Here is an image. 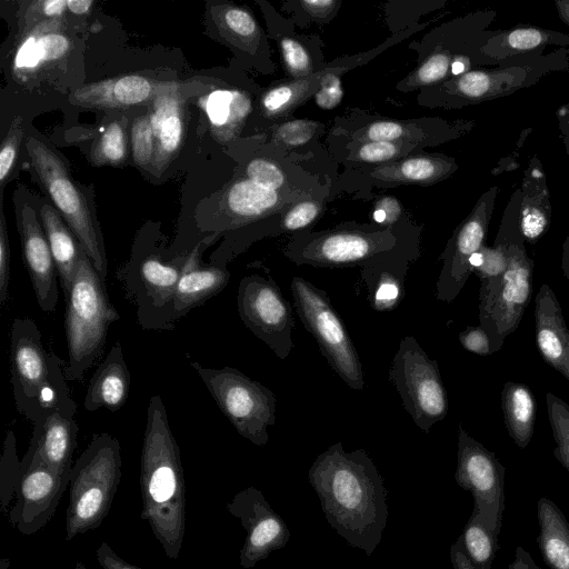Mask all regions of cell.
Wrapping results in <instances>:
<instances>
[{"instance_id": "cell-22", "label": "cell", "mask_w": 569, "mask_h": 569, "mask_svg": "<svg viewBox=\"0 0 569 569\" xmlns=\"http://www.w3.org/2000/svg\"><path fill=\"white\" fill-rule=\"evenodd\" d=\"M535 332L540 356L569 381V329L561 306L547 283L535 297Z\"/></svg>"}, {"instance_id": "cell-45", "label": "cell", "mask_w": 569, "mask_h": 569, "mask_svg": "<svg viewBox=\"0 0 569 569\" xmlns=\"http://www.w3.org/2000/svg\"><path fill=\"white\" fill-rule=\"evenodd\" d=\"M283 62L288 72L296 79L312 73V62L306 48L297 40L284 37L280 41Z\"/></svg>"}, {"instance_id": "cell-40", "label": "cell", "mask_w": 569, "mask_h": 569, "mask_svg": "<svg viewBox=\"0 0 569 569\" xmlns=\"http://www.w3.org/2000/svg\"><path fill=\"white\" fill-rule=\"evenodd\" d=\"M450 59L446 52H436L421 62L405 80L402 90L426 87L442 80L449 69Z\"/></svg>"}, {"instance_id": "cell-18", "label": "cell", "mask_w": 569, "mask_h": 569, "mask_svg": "<svg viewBox=\"0 0 569 569\" xmlns=\"http://www.w3.org/2000/svg\"><path fill=\"white\" fill-rule=\"evenodd\" d=\"M182 90L178 82L133 73L84 84L69 100L83 108L117 109L152 102L160 96L181 93Z\"/></svg>"}, {"instance_id": "cell-10", "label": "cell", "mask_w": 569, "mask_h": 569, "mask_svg": "<svg viewBox=\"0 0 569 569\" xmlns=\"http://www.w3.org/2000/svg\"><path fill=\"white\" fill-rule=\"evenodd\" d=\"M290 288L301 323L315 338L331 369L348 387L362 390L365 379L359 355L326 290L302 277H293Z\"/></svg>"}, {"instance_id": "cell-57", "label": "cell", "mask_w": 569, "mask_h": 569, "mask_svg": "<svg viewBox=\"0 0 569 569\" xmlns=\"http://www.w3.org/2000/svg\"><path fill=\"white\" fill-rule=\"evenodd\" d=\"M509 569H540V567L533 561L530 553L519 546Z\"/></svg>"}, {"instance_id": "cell-51", "label": "cell", "mask_w": 569, "mask_h": 569, "mask_svg": "<svg viewBox=\"0 0 569 569\" xmlns=\"http://www.w3.org/2000/svg\"><path fill=\"white\" fill-rule=\"evenodd\" d=\"M490 89V78L480 71H472L462 74L457 80V90L468 98L483 97Z\"/></svg>"}, {"instance_id": "cell-3", "label": "cell", "mask_w": 569, "mask_h": 569, "mask_svg": "<svg viewBox=\"0 0 569 569\" xmlns=\"http://www.w3.org/2000/svg\"><path fill=\"white\" fill-rule=\"evenodd\" d=\"M66 363L42 343L30 318H16L10 331V375L17 409L34 425L61 410L74 416L77 405L64 375Z\"/></svg>"}, {"instance_id": "cell-8", "label": "cell", "mask_w": 569, "mask_h": 569, "mask_svg": "<svg viewBox=\"0 0 569 569\" xmlns=\"http://www.w3.org/2000/svg\"><path fill=\"white\" fill-rule=\"evenodd\" d=\"M27 149L39 183L106 282L108 260L102 234L83 193L52 149L33 137L28 138Z\"/></svg>"}, {"instance_id": "cell-43", "label": "cell", "mask_w": 569, "mask_h": 569, "mask_svg": "<svg viewBox=\"0 0 569 569\" xmlns=\"http://www.w3.org/2000/svg\"><path fill=\"white\" fill-rule=\"evenodd\" d=\"M23 136L22 118L17 116L1 142L0 148V184L4 187L19 152V146Z\"/></svg>"}, {"instance_id": "cell-41", "label": "cell", "mask_w": 569, "mask_h": 569, "mask_svg": "<svg viewBox=\"0 0 569 569\" xmlns=\"http://www.w3.org/2000/svg\"><path fill=\"white\" fill-rule=\"evenodd\" d=\"M131 148L134 162L144 169H150L154 153V140L150 116L138 117L131 126Z\"/></svg>"}, {"instance_id": "cell-31", "label": "cell", "mask_w": 569, "mask_h": 569, "mask_svg": "<svg viewBox=\"0 0 569 569\" xmlns=\"http://www.w3.org/2000/svg\"><path fill=\"white\" fill-rule=\"evenodd\" d=\"M539 536L537 542L550 569H569V522L559 507L542 497L537 503Z\"/></svg>"}, {"instance_id": "cell-6", "label": "cell", "mask_w": 569, "mask_h": 569, "mask_svg": "<svg viewBox=\"0 0 569 569\" xmlns=\"http://www.w3.org/2000/svg\"><path fill=\"white\" fill-rule=\"evenodd\" d=\"M188 256H174L161 246L140 243L118 273L137 309L144 330H171L176 326L173 300Z\"/></svg>"}, {"instance_id": "cell-36", "label": "cell", "mask_w": 569, "mask_h": 569, "mask_svg": "<svg viewBox=\"0 0 569 569\" xmlns=\"http://www.w3.org/2000/svg\"><path fill=\"white\" fill-rule=\"evenodd\" d=\"M355 140L366 141H390V142H415L422 139V132L417 129L413 121H375L353 134Z\"/></svg>"}, {"instance_id": "cell-49", "label": "cell", "mask_w": 569, "mask_h": 569, "mask_svg": "<svg viewBox=\"0 0 569 569\" xmlns=\"http://www.w3.org/2000/svg\"><path fill=\"white\" fill-rule=\"evenodd\" d=\"M10 286V247L3 212L0 220V305L6 306Z\"/></svg>"}, {"instance_id": "cell-58", "label": "cell", "mask_w": 569, "mask_h": 569, "mask_svg": "<svg viewBox=\"0 0 569 569\" xmlns=\"http://www.w3.org/2000/svg\"><path fill=\"white\" fill-rule=\"evenodd\" d=\"M92 0H68V11L76 16H83L91 11Z\"/></svg>"}, {"instance_id": "cell-46", "label": "cell", "mask_w": 569, "mask_h": 569, "mask_svg": "<svg viewBox=\"0 0 569 569\" xmlns=\"http://www.w3.org/2000/svg\"><path fill=\"white\" fill-rule=\"evenodd\" d=\"M68 11V0H37L27 3L21 17V31L48 19L61 18Z\"/></svg>"}, {"instance_id": "cell-54", "label": "cell", "mask_w": 569, "mask_h": 569, "mask_svg": "<svg viewBox=\"0 0 569 569\" xmlns=\"http://www.w3.org/2000/svg\"><path fill=\"white\" fill-rule=\"evenodd\" d=\"M546 229V218L538 210L527 212L521 221L523 237L530 241L538 239Z\"/></svg>"}, {"instance_id": "cell-59", "label": "cell", "mask_w": 569, "mask_h": 569, "mask_svg": "<svg viewBox=\"0 0 569 569\" xmlns=\"http://www.w3.org/2000/svg\"><path fill=\"white\" fill-rule=\"evenodd\" d=\"M562 270L569 282V240L565 246L563 257H562Z\"/></svg>"}, {"instance_id": "cell-17", "label": "cell", "mask_w": 569, "mask_h": 569, "mask_svg": "<svg viewBox=\"0 0 569 569\" xmlns=\"http://www.w3.org/2000/svg\"><path fill=\"white\" fill-rule=\"evenodd\" d=\"M63 18L43 20L20 32L11 60L17 81L38 78L71 53L73 40Z\"/></svg>"}, {"instance_id": "cell-13", "label": "cell", "mask_w": 569, "mask_h": 569, "mask_svg": "<svg viewBox=\"0 0 569 569\" xmlns=\"http://www.w3.org/2000/svg\"><path fill=\"white\" fill-rule=\"evenodd\" d=\"M237 309L243 325L278 358L290 355L295 317L292 307L271 277L246 276L238 287Z\"/></svg>"}, {"instance_id": "cell-55", "label": "cell", "mask_w": 569, "mask_h": 569, "mask_svg": "<svg viewBox=\"0 0 569 569\" xmlns=\"http://www.w3.org/2000/svg\"><path fill=\"white\" fill-rule=\"evenodd\" d=\"M400 208L397 200L386 197L378 202L373 212V219L376 222L385 223L389 227L398 220Z\"/></svg>"}, {"instance_id": "cell-20", "label": "cell", "mask_w": 569, "mask_h": 569, "mask_svg": "<svg viewBox=\"0 0 569 569\" xmlns=\"http://www.w3.org/2000/svg\"><path fill=\"white\" fill-rule=\"evenodd\" d=\"M216 236H208L198 242L184 262L173 300L177 321L191 309L222 291L230 280L226 262H201L203 251Z\"/></svg>"}, {"instance_id": "cell-63", "label": "cell", "mask_w": 569, "mask_h": 569, "mask_svg": "<svg viewBox=\"0 0 569 569\" xmlns=\"http://www.w3.org/2000/svg\"><path fill=\"white\" fill-rule=\"evenodd\" d=\"M569 21V20H568Z\"/></svg>"}, {"instance_id": "cell-52", "label": "cell", "mask_w": 569, "mask_h": 569, "mask_svg": "<svg viewBox=\"0 0 569 569\" xmlns=\"http://www.w3.org/2000/svg\"><path fill=\"white\" fill-rule=\"evenodd\" d=\"M96 556L102 569H141L122 559L107 542L98 547Z\"/></svg>"}, {"instance_id": "cell-62", "label": "cell", "mask_w": 569, "mask_h": 569, "mask_svg": "<svg viewBox=\"0 0 569 569\" xmlns=\"http://www.w3.org/2000/svg\"><path fill=\"white\" fill-rule=\"evenodd\" d=\"M74 569H87V567L82 562L77 561Z\"/></svg>"}, {"instance_id": "cell-19", "label": "cell", "mask_w": 569, "mask_h": 569, "mask_svg": "<svg viewBox=\"0 0 569 569\" xmlns=\"http://www.w3.org/2000/svg\"><path fill=\"white\" fill-rule=\"evenodd\" d=\"M24 264L37 302L44 312H52L58 303V271L50 246L32 207L24 204L17 213Z\"/></svg>"}, {"instance_id": "cell-61", "label": "cell", "mask_w": 569, "mask_h": 569, "mask_svg": "<svg viewBox=\"0 0 569 569\" xmlns=\"http://www.w3.org/2000/svg\"><path fill=\"white\" fill-rule=\"evenodd\" d=\"M10 560L9 559H1L0 561V569H9Z\"/></svg>"}, {"instance_id": "cell-38", "label": "cell", "mask_w": 569, "mask_h": 569, "mask_svg": "<svg viewBox=\"0 0 569 569\" xmlns=\"http://www.w3.org/2000/svg\"><path fill=\"white\" fill-rule=\"evenodd\" d=\"M20 465L14 433L12 430H8L0 461V502L3 513L7 512L8 506L16 493L20 477Z\"/></svg>"}, {"instance_id": "cell-30", "label": "cell", "mask_w": 569, "mask_h": 569, "mask_svg": "<svg viewBox=\"0 0 569 569\" xmlns=\"http://www.w3.org/2000/svg\"><path fill=\"white\" fill-rule=\"evenodd\" d=\"M498 537L476 513L450 547L453 569H490L499 550Z\"/></svg>"}, {"instance_id": "cell-44", "label": "cell", "mask_w": 569, "mask_h": 569, "mask_svg": "<svg viewBox=\"0 0 569 569\" xmlns=\"http://www.w3.org/2000/svg\"><path fill=\"white\" fill-rule=\"evenodd\" d=\"M246 177L254 183L278 191L286 183L283 171L272 161L264 158L252 159L244 169Z\"/></svg>"}, {"instance_id": "cell-5", "label": "cell", "mask_w": 569, "mask_h": 569, "mask_svg": "<svg viewBox=\"0 0 569 569\" xmlns=\"http://www.w3.org/2000/svg\"><path fill=\"white\" fill-rule=\"evenodd\" d=\"M120 479L119 441L109 433H94L71 469L66 512L67 541L102 523Z\"/></svg>"}, {"instance_id": "cell-26", "label": "cell", "mask_w": 569, "mask_h": 569, "mask_svg": "<svg viewBox=\"0 0 569 569\" xmlns=\"http://www.w3.org/2000/svg\"><path fill=\"white\" fill-rule=\"evenodd\" d=\"M282 203L280 193L263 188L247 177L231 182L222 194L226 221L218 230H234L276 212Z\"/></svg>"}, {"instance_id": "cell-2", "label": "cell", "mask_w": 569, "mask_h": 569, "mask_svg": "<svg viewBox=\"0 0 569 569\" xmlns=\"http://www.w3.org/2000/svg\"><path fill=\"white\" fill-rule=\"evenodd\" d=\"M140 489L141 518L148 521L166 556L178 559L186 531V482L179 446L158 395L147 408Z\"/></svg>"}, {"instance_id": "cell-37", "label": "cell", "mask_w": 569, "mask_h": 569, "mask_svg": "<svg viewBox=\"0 0 569 569\" xmlns=\"http://www.w3.org/2000/svg\"><path fill=\"white\" fill-rule=\"evenodd\" d=\"M546 403L556 442L553 456L569 471V405L551 392L546 395Z\"/></svg>"}, {"instance_id": "cell-29", "label": "cell", "mask_w": 569, "mask_h": 569, "mask_svg": "<svg viewBox=\"0 0 569 569\" xmlns=\"http://www.w3.org/2000/svg\"><path fill=\"white\" fill-rule=\"evenodd\" d=\"M212 136L220 142L232 140L251 112L250 97L237 89H216L199 99Z\"/></svg>"}, {"instance_id": "cell-24", "label": "cell", "mask_w": 569, "mask_h": 569, "mask_svg": "<svg viewBox=\"0 0 569 569\" xmlns=\"http://www.w3.org/2000/svg\"><path fill=\"white\" fill-rule=\"evenodd\" d=\"M417 257V246L408 247L361 268V279L372 309L385 312L399 306L405 296L408 266Z\"/></svg>"}, {"instance_id": "cell-21", "label": "cell", "mask_w": 569, "mask_h": 569, "mask_svg": "<svg viewBox=\"0 0 569 569\" xmlns=\"http://www.w3.org/2000/svg\"><path fill=\"white\" fill-rule=\"evenodd\" d=\"M486 221L481 214L466 220L449 240L440 256L443 261L436 284V297L443 302L453 301L463 289L472 268L471 257L482 248Z\"/></svg>"}, {"instance_id": "cell-27", "label": "cell", "mask_w": 569, "mask_h": 569, "mask_svg": "<svg viewBox=\"0 0 569 569\" xmlns=\"http://www.w3.org/2000/svg\"><path fill=\"white\" fill-rule=\"evenodd\" d=\"M131 376L119 342L113 345L93 372L83 406L87 411L107 408L118 411L127 401Z\"/></svg>"}, {"instance_id": "cell-39", "label": "cell", "mask_w": 569, "mask_h": 569, "mask_svg": "<svg viewBox=\"0 0 569 569\" xmlns=\"http://www.w3.org/2000/svg\"><path fill=\"white\" fill-rule=\"evenodd\" d=\"M412 142L366 141L355 150L352 160L363 163H390L409 153Z\"/></svg>"}, {"instance_id": "cell-47", "label": "cell", "mask_w": 569, "mask_h": 569, "mask_svg": "<svg viewBox=\"0 0 569 569\" xmlns=\"http://www.w3.org/2000/svg\"><path fill=\"white\" fill-rule=\"evenodd\" d=\"M319 123L311 120L284 122L273 131V139L286 148H296L307 143L316 133Z\"/></svg>"}, {"instance_id": "cell-35", "label": "cell", "mask_w": 569, "mask_h": 569, "mask_svg": "<svg viewBox=\"0 0 569 569\" xmlns=\"http://www.w3.org/2000/svg\"><path fill=\"white\" fill-rule=\"evenodd\" d=\"M127 120L117 119L111 121L94 140L90 161L94 166H119L127 160Z\"/></svg>"}, {"instance_id": "cell-12", "label": "cell", "mask_w": 569, "mask_h": 569, "mask_svg": "<svg viewBox=\"0 0 569 569\" xmlns=\"http://www.w3.org/2000/svg\"><path fill=\"white\" fill-rule=\"evenodd\" d=\"M389 381L416 426L428 433L448 413L449 401L437 360L412 336L405 337L393 357Z\"/></svg>"}, {"instance_id": "cell-60", "label": "cell", "mask_w": 569, "mask_h": 569, "mask_svg": "<svg viewBox=\"0 0 569 569\" xmlns=\"http://www.w3.org/2000/svg\"><path fill=\"white\" fill-rule=\"evenodd\" d=\"M451 70L453 74L462 73L465 71V63L460 60L455 61L452 63Z\"/></svg>"}, {"instance_id": "cell-15", "label": "cell", "mask_w": 569, "mask_h": 569, "mask_svg": "<svg viewBox=\"0 0 569 569\" xmlns=\"http://www.w3.org/2000/svg\"><path fill=\"white\" fill-rule=\"evenodd\" d=\"M70 473H61L34 456H23L9 522L22 535H33L52 518L69 485Z\"/></svg>"}, {"instance_id": "cell-23", "label": "cell", "mask_w": 569, "mask_h": 569, "mask_svg": "<svg viewBox=\"0 0 569 569\" xmlns=\"http://www.w3.org/2000/svg\"><path fill=\"white\" fill-rule=\"evenodd\" d=\"M78 432L79 427L72 415L61 410L52 411L33 425L26 455L39 458L61 473L71 472Z\"/></svg>"}, {"instance_id": "cell-11", "label": "cell", "mask_w": 569, "mask_h": 569, "mask_svg": "<svg viewBox=\"0 0 569 569\" xmlns=\"http://www.w3.org/2000/svg\"><path fill=\"white\" fill-rule=\"evenodd\" d=\"M532 284L533 261L518 242L509 246L505 273L480 280L479 320L489 336L492 353L499 351L505 339L519 327L531 299Z\"/></svg>"}, {"instance_id": "cell-7", "label": "cell", "mask_w": 569, "mask_h": 569, "mask_svg": "<svg viewBox=\"0 0 569 569\" xmlns=\"http://www.w3.org/2000/svg\"><path fill=\"white\" fill-rule=\"evenodd\" d=\"M405 232L391 228H338L296 236L284 250L298 266L361 268L403 248L415 247Z\"/></svg>"}, {"instance_id": "cell-28", "label": "cell", "mask_w": 569, "mask_h": 569, "mask_svg": "<svg viewBox=\"0 0 569 569\" xmlns=\"http://www.w3.org/2000/svg\"><path fill=\"white\" fill-rule=\"evenodd\" d=\"M39 217L50 246L66 301L84 251L54 207L48 202L42 203L39 209Z\"/></svg>"}, {"instance_id": "cell-42", "label": "cell", "mask_w": 569, "mask_h": 569, "mask_svg": "<svg viewBox=\"0 0 569 569\" xmlns=\"http://www.w3.org/2000/svg\"><path fill=\"white\" fill-rule=\"evenodd\" d=\"M353 66V63H349L341 67H328V71L321 78L320 88L315 93V102L319 108L330 110L340 103L343 97L340 76L343 70L352 68Z\"/></svg>"}, {"instance_id": "cell-34", "label": "cell", "mask_w": 569, "mask_h": 569, "mask_svg": "<svg viewBox=\"0 0 569 569\" xmlns=\"http://www.w3.org/2000/svg\"><path fill=\"white\" fill-rule=\"evenodd\" d=\"M211 16L219 32L232 44L246 51H253L259 44V26L246 9L222 4L213 7Z\"/></svg>"}, {"instance_id": "cell-16", "label": "cell", "mask_w": 569, "mask_h": 569, "mask_svg": "<svg viewBox=\"0 0 569 569\" xmlns=\"http://www.w3.org/2000/svg\"><path fill=\"white\" fill-rule=\"evenodd\" d=\"M226 508L230 515L240 520L247 532L239 555V562L243 569L253 568L272 551L288 543L290 539L288 526L259 489L248 487L239 491Z\"/></svg>"}, {"instance_id": "cell-56", "label": "cell", "mask_w": 569, "mask_h": 569, "mask_svg": "<svg viewBox=\"0 0 569 569\" xmlns=\"http://www.w3.org/2000/svg\"><path fill=\"white\" fill-rule=\"evenodd\" d=\"M299 3L307 13L318 19L329 17L340 4L339 1L335 0H301Z\"/></svg>"}, {"instance_id": "cell-14", "label": "cell", "mask_w": 569, "mask_h": 569, "mask_svg": "<svg viewBox=\"0 0 569 569\" xmlns=\"http://www.w3.org/2000/svg\"><path fill=\"white\" fill-rule=\"evenodd\" d=\"M455 479L471 492L473 510L497 536L505 510L506 468L496 455L458 427V455Z\"/></svg>"}, {"instance_id": "cell-48", "label": "cell", "mask_w": 569, "mask_h": 569, "mask_svg": "<svg viewBox=\"0 0 569 569\" xmlns=\"http://www.w3.org/2000/svg\"><path fill=\"white\" fill-rule=\"evenodd\" d=\"M320 212V202L315 200L300 201L283 214L278 231L303 230L317 220Z\"/></svg>"}, {"instance_id": "cell-25", "label": "cell", "mask_w": 569, "mask_h": 569, "mask_svg": "<svg viewBox=\"0 0 569 569\" xmlns=\"http://www.w3.org/2000/svg\"><path fill=\"white\" fill-rule=\"evenodd\" d=\"M154 140L150 170L160 176L178 154L186 132V107L181 93L164 94L151 102L149 112Z\"/></svg>"}, {"instance_id": "cell-9", "label": "cell", "mask_w": 569, "mask_h": 569, "mask_svg": "<svg viewBox=\"0 0 569 569\" xmlns=\"http://www.w3.org/2000/svg\"><path fill=\"white\" fill-rule=\"evenodd\" d=\"M191 366L237 432L256 446L267 445L268 427L276 422L274 393L236 368Z\"/></svg>"}, {"instance_id": "cell-50", "label": "cell", "mask_w": 569, "mask_h": 569, "mask_svg": "<svg viewBox=\"0 0 569 569\" xmlns=\"http://www.w3.org/2000/svg\"><path fill=\"white\" fill-rule=\"evenodd\" d=\"M461 346L469 352L488 356L491 355V345L488 333L479 325L477 327H468L459 333Z\"/></svg>"}, {"instance_id": "cell-53", "label": "cell", "mask_w": 569, "mask_h": 569, "mask_svg": "<svg viewBox=\"0 0 569 569\" xmlns=\"http://www.w3.org/2000/svg\"><path fill=\"white\" fill-rule=\"evenodd\" d=\"M543 40V34L536 29H517L508 37L510 47L519 50L531 49L540 44Z\"/></svg>"}, {"instance_id": "cell-4", "label": "cell", "mask_w": 569, "mask_h": 569, "mask_svg": "<svg viewBox=\"0 0 569 569\" xmlns=\"http://www.w3.org/2000/svg\"><path fill=\"white\" fill-rule=\"evenodd\" d=\"M119 318L104 281L83 252L66 300L67 380L83 379L103 350L109 326Z\"/></svg>"}, {"instance_id": "cell-32", "label": "cell", "mask_w": 569, "mask_h": 569, "mask_svg": "<svg viewBox=\"0 0 569 569\" xmlns=\"http://www.w3.org/2000/svg\"><path fill=\"white\" fill-rule=\"evenodd\" d=\"M501 408L507 431L515 443L525 449L532 436L536 422V399L523 383L508 381L501 391Z\"/></svg>"}, {"instance_id": "cell-33", "label": "cell", "mask_w": 569, "mask_h": 569, "mask_svg": "<svg viewBox=\"0 0 569 569\" xmlns=\"http://www.w3.org/2000/svg\"><path fill=\"white\" fill-rule=\"evenodd\" d=\"M451 171L447 159L438 156L420 154L403 160L380 164L370 172V177L392 183H433Z\"/></svg>"}, {"instance_id": "cell-1", "label": "cell", "mask_w": 569, "mask_h": 569, "mask_svg": "<svg viewBox=\"0 0 569 569\" xmlns=\"http://www.w3.org/2000/svg\"><path fill=\"white\" fill-rule=\"evenodd\" d=\"M308 480L326 520L350 546L371 556L388 520V491L378 468L362 449L331 445L312 462Z\"/></svg>"}]
</instances>
